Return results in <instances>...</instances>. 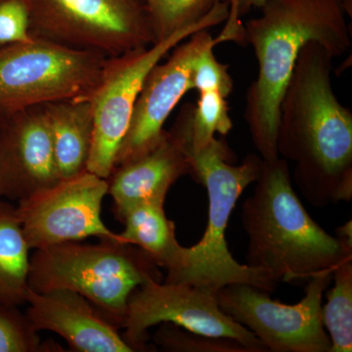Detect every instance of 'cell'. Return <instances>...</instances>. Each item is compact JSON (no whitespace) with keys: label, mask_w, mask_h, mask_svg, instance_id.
Listing matches in <instances>:
<instances>
[{"label":"cell","mask_w":352,"mask_h":352,"mask_svg":"<svg viewBox=\"0 0 352 352\" xmlns=\"http://www.w3.org/2000/svg\"><path fill=\"white\" fill-rule=\"evenodd\" d=\"M196 106L187 104L180 111L186 134V151L207 146L215 134L226 135L232 129L226 97L215 90L199 94Z\"/></svg>","instance_id":"obj_19"},{"label":"cell","mask_w":352,"mask_h":352,"mask_svg":"<svg viewBox=\"0 0 352 352\" xmlns=\"http://www.w3.org/2000/svg\"><path fill=\"white\" fill-rule=\"evenodd\" d=\"M192 177L206 187L208 226L196 245H180L170 263L164 283L187 284L215 293L230 284H248L272 293L277 282L263 271L240 264L227 248L226 232L232 210L244 190L261 175L263 160L258 155L234 166V153L226 141L212 139L205 147L187 151Z\"/></svg>","instance_id":"obj_4"},{"label":"cell","mask_w":352,"mask_h":352,"mask_svg":"<svg viewBox=\"0 0 352 352\" xmlns=\"http://www.w3.org/2000/svg\"><path fill=\"white\" fill-rule=\"evenodd\" d=\"M214 46L206 48L194 64L192 73L193 89L200 94L215 90L228 97L233 91V80L228 68L220 63L214 54Z\"/></svg>","instance_id":"obj_24"},{"label":"cell","mask_w":352,"mask_h":352,"mask_svg":"<svg viewBox=\"0 0 352 352\" xmlns=\"http://www.w3.org/2000/svg\"><path fill=\"white\" fill-rule=\"evenodd\" d=\"M30 14L23 0H0V46L29 43Z\"/></svg>","instance_id":"obj_25"},{"label":"cell","mask_w":352,"mask_h":352,"mask_svg":"<svg viewBox=\"0 0 352 352\" xmlns=\"http://www.w3.org/2000/svg\"><path fill=\"white\" fill-rule=\"evenodd\" d=\"M266 0H230V4L235 7L238 15L244 16L252 9H259L265 3Z\"/></svg>","instance_id":"obj_26"},{"label":"cell","mask_w":352,"mask_h":352,"mask_svg":"<svg viewBox=\"0 0 352 352\" xmlns=\"http://www.w3.org/2000/svg\"><path fill=\"white\" fill-rule=\"evenodd\" d=\"M333 286L322 307V321L330 338V352L352 351V258L333 271Z\"/></svg>","instance_id":"obj_20"},{"label":"cell","mask_w":352,"mask_h":352,"mask_svg":"<svg viewBox=\"0 0 352 352\" xmlns=\"http://www.w3.org/2000/svg\"><path fill=\"white\" fill-rule=\"evenodd\" d=\"M30 252L15 208L6 204L0 210V305L20 307L27 303Z\"/></svg>","instance_id":"obj_18"},{"label":"cell","mask_w":352,"mask_h":352,"mask_svg":"<svg viewBox=\"0 0 352 352\" xmlns=\"http://www.w3.org/2000/svg\"><path fill=\"white\" fill-rule=\"evenodd\" d=\"M28 319L36 332L50 331L78 352H133L118 327L88 302L68 289L27 295Z\"/></svg>","instance_id":"obj_14"},{"label":"cell","mask_w":352,"mask_h":352,"mask_svg":"<svg viewBox=\"0 0 352 352\" xmlns=\"http://www.w3.org/2000/svg\"><path fill=\"white\" fill-rule=\"evenodd\" d=\"M60 178L87 170L94 134V115L88 99L44 104Z\"/></svg>","instance_id":"obj_16"},{"label":"cell","mask_w":352,"mask_h":352,"mask_svg":"<svg viewBox=\"0 0 352 352\" xmlns=\"http://www.w3.org/2000/svg\"><path fill=\"white\" fill-rule=\"evenodd\" d=\"M230 2H220L197 24L176 32L148 47L108 57L98 85L88 97L94 115V134L87 170L108 179L148 74L175 46L201 30L224 22Z\"/></svg>","instance_id":"obj_7"},{"label":"cell","mask_w":352,"mask_h":352,"mask_svg":"<svg viewBox=\"0 0 352 352\" xmlns=\"http://www.w3.org/2000/svg\"><path fill=\"white\" fill-rule=\"evenodd\" d=\"M107 58L36 36L0 46V119L50 102L88 99Z\"/></svg>","instance_id":"obj_6"},{"label":"cell","mask_w":352,"mask_h":352,"mask_svg":"<svg viewBox=\"0 0 352 352\" xmlns=\"http://www.w3.org/2000/svg\"><path fill=\"white\" fill-rule=\"evenodd\" d=\"M151 280L162 281V273L149 254L134 245L100 240L34 250L29 287L36 293L68 289L80 294L113 325L122 328L131 294Z\"/></svg>","instance_id":"obj_5"},{"label":"cell","mask_w":352,"mask_h":352,"mask_svg":"<svg viewBox=\"0 0 352 352\" xmlns=\"http://www.w3.org/2000/svg\"><path fill=\"white\" fill-rule=\"evenodd\" d=\"M108 190V179L85 170L18 201L15 214L30 249L88 237L124 243L102 219Z\"/></svg>","instance_id":"obj_10"},{"label":"cell","mask_w":352,"mask_h":352,"mask_svg":"<svg viewBox=\"0 0 352 352\" xmlns=\"http://www.w3.org/2000/svg\"><path fill=\"white\" fill-rule=\"evenodd\" d=\"M6 203H4L3 201V198H2L1 192H0V210H1L2 208H3L4 205H6Z\"/></svg>","instance_id":"obj_27"},{"label":"cell","mask_w":352,"mask_h":352,"mask_svg":"<svg viewBox=\"0 0 352 352\" xmlns=\"http://www.w3.org/2000/svg\"><path fill=\"white\" fill-rule=\"evenodd\" d=\"M223 1L227 0H145L157 43L200 22Z\"/></svg>","instance_id":"obj_21"},{"label":"cell","mask_w":352,"mask_h":352,"mask_svg":"<svg viewBox=\"0 0 352 352\" xmlns=\"http://www.w3.org/2000/svg\"><path fill=\"white\" fill-rule=\"evenodd\" d=\"M154 340L164 351L170 352H252L235 340L189 332L170 323H162Z\"/></svg>","instance_id":"obj_23"},{"label":"cell","mask_w":352,"mask_h":352,"mask_svg":"<svg viewBox=\"0 0 352 352\" xmlns=\"http://www.w3.org/2000/svg\"><path fill=\"white\" fill-rule=\"evenodd\" d=\"M32 36L106 57L156 43L145 0H23Z\"/></svg>","instance_id":"obj_8"},{"label":"cell","mask_w":352,"mask_h":352,"mask_svg":"<svg viewBox=\"0 0 352 352\" xmlns=\"http://www.w3.org/2000/svg\"><path fill=\"white\" fill-rule=\"evenodd\" d=\"M61 179L43 105L0 119V192L19 201Z\"/></svg>","instance_id":"obj_13"},{"label":"cell","mask_w":352,"mask_h":352,"mask_svg":"<svg viewBox=\"0 0 352 352\" xmlns=\"http://www.w3.org/2000/svg\"><path fill=\"white\" fill-rule=\"evenodd\" d=\"M333 59L315 41L303 46L277 126L278 155L296 164V186L317 208L352 198V113L333 91Z\"/></svg>","instance_id":"obj_1"},{"label":"cell","mask_w":352,"mask_h":352,"mask_svg":"<svg viewBox=\"0 0 352 352\" xmlns=\"http://www.w3.org/2000/svg\"><path fill=\"white\" fill-rule=\"evenodd\" d=\"M191 173L186 138L177 118L170 131H164L156 147L147 154L113 168L108 178V194L118 219L124 212L146 201H166L170 187Z\"/></svg>","instance_id":"obj_15"},{"label":"cell","mask_w":352,"mask_h":352,"mask_svg":"<svg viewBox=\"0 0 352 352\" xmlns=\"http://www.w3.org/2000/svg\"><path fill=\"white\" fill-rule=\"evenodd\" d=\"M254 193L242 206L249 238L247 265L279 282H308L352 258L351 221L326 232L308 214L294 190L288 162L263 161Z\"/></svg>","instance_id":"obj_3"},{"label":"cell","mask_w":352,"mask_h":352,"mask_svg":"<svg viewBox=\"0 0 352 352\" xmlns=\"http://www.w3.org/2000/svg\"><path fill=\"white\" fill-rule=\"evenodd\" d=\"M332 279V271L311 278L305 298L293 305L273 300L268 292L248 284L227 285L214 295L222 311L251 331L268 351L330 352L322 298Z\"/></svg>","instance_id":"obj_9"},{"label":"cell","mask_w":352,"mask_h":352,"mask_svg":"<svg viewBox=\"0 0 352 352\" xmlns=\"http://www.w3.org/2000/svg\"><path fill=\"white\" fill-rule=\"evenodd\" d=\"M227 41L220 34L212 38L207 30L178 44L164 64L157 63L148 74L134 106L129 129L120 146L116 166L147 154L163 138L164 122L189 90L193 89L192 73L201 52Z\"/></svg>","instance_id":"obj_12"},{"label":"cell","mask_w":352,"mask_h":352,"mask_svg":"<svg viewBox=\"0 0 352 352\" xmlns=\"http://www.w3.org/2000/svg\"><path fill=\"white\" fill-rule=\"evenodd\" d=\"M164 205V201H142L127 208L119 219L124 226L120 233L124 243L136 245L166 268L180 244L175 222L166 217Z\"/></svg>","instance_id":"obj_17"},{"label":"cell","mask_w":352,"mask_h":352,"mask_svg":"<svg viewBox=\"0 0 352 352\" xmlns=\"http://www.w3.org/2000/svg\"><path fill=\"white\" fill-rule=\"evenodd\" d=\"M58 344L41 342L27 315L18 307L0 305V352L60 351Z\"/></svg>","instance_id":"obj_22"},{"label":"cell","mask_w":352,"mask_h":352,"mask_svg":"<svg viewBox=\"0 0 352 352\" xmlns=\"http://www.w3.org/2000/svg\"><path fill=\"white\" fill-rule=\"evenodd\" d=\"M244 28V41L258 60V78L245 95V119L263 161L279 157L277 126L287 85L303 46L320 44L333 55L351 50L342 0H266Z\"/></svg>","instance_id":"obj_2"},{"label":"cell","mask_w":352,"mask_h":352,"mask_svg":"<svg viewBox=\"0 0 352 352\" xmlns=\"http://www.w3.org/2000/svg\"><path fill=\"white\" fill-rule=\"evenodd\" d=\"M162 323L201 335L235 340L252 352L268 351L244 326L222 311L214 293L187 284H162L151 280L129 298L124 339L134 351H148V329Z\"/></svg>","instance_id":"obj_11"}]
</instances>
